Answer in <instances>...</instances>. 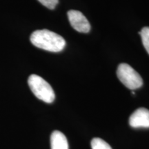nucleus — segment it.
<instances>
[{
  "mask_svg": "<svg viewBox=\"0 0 149 149\" xmlns=\"http://www.w3.org/2000/svg\"><path fill=\"white\" fill-rule=\"evenodd\" d=\"M30 40L36 47L53 53L61 51L66 46V41L61 35L46 29L34 31Z\"/></svg>",
  "mask_w": 149,
  "mask_h": 149,
  "instance_id": "f257e3e1",
  "label": "nucleus"
},
{
  "mask_svg": "<svg viewBox=\"0 0 149 149\" xmlns=\"http://www.w3.org/2000/svg\"><path fill=\"white\" fill-rule=\"evenodd\" d=\"M28 84L31 91L39 100L48 104L55 100V95L53 88L40 76L35 74L30 75Z\"/></svg>",
  "mask_w": 149,
  "mask_h": 149,
  "instance_id": "f03ea898",
  "label": "nucleus"
},
{
  "mask_svg": "<svg viewBox=\"0 0 149 149\" xmlns=\"http://www.w3.org/2000/svg\"><path fill=\"white\" fill-rule=\"evenodd\" d=\"M117 75L121 82L130 90H135L143 85V79L140 74L125 63L120 64L117 67Z\"/></svg>",
  "mask_w": 149,
  "mask_h": 149,
  "instance_id": "7ed1b4c3",
  "label": "nucleus"
},
{
  "mask_svg": "<svg viewBox=\"0 0 149 149\" xmlns=\"http://www.w3.org/2000/svg\"><path fill=\"white\" fill-rule=\"evenodd\" d=\"M67 15L70 25L74 30L83 33H87L90 31L91 24L86 17L80 11L70 10Z\"/></svg>",
  "mask_w": 149,
  "mask_h": 149,
  "instance_id": "20e7f679",
  "label": "nucleus"
},
{
  "mask_svg": "<svg viewBox=\"0 0 149 149\" xmlns=\"http://www.w3.org/2000/svg\"><path fill=\"white\" fill-rule=\"evenodd\" d=\"M129 124L132 128H149V110L139 108L130 115Z\"/></svg>",
  "mask_w": 149,
  "mask_h": 149,
  "instance_id": "39448f33",
  "label": "nucleus"
},
{
  "mask_svg": "<svg viewBox=\"0 0 149 149\" xmlns=\"http://www.w3.org/2000/svg\"><path fill=\"white\" fill-rule=\"evenodd\" d=\"M51 149H68V143L66 136L59 130H55L51 136Z\"/></svg>",
  "mask_w": 149,
  "mask_h": 149,
  "instance_id": "423d86ee",
  "label": "nucleus"
},
{
  "mask_svg": "<svg viewBox=\"0 0 149 149\" xmlns=\"http://www.w3.org/2000/svg\"><path fill=\"white\" fill-rule=\"evenodd\" d=\"M91 144L92 149H113L107 142L97 137L93 139Z\"/></svg>",
  "mask_w": 149,
  "mask_h": 149,
  "instance_id": "0eeeda50",
  "label": "nucleus"
},
{
  "mask_svg": "<svg viewBox=\"0 0 149 149\" xmlns=\"http://www.w3.org/2000/svg\"><path fill=\"white\" fill-rule=\"evenodd\" d=\"M141 35V40H142V44L144 45L145 49L149 54V27L146 26L143 28L141 31L139 33Z\"/></svg>",
  "mask_w": 149,
  "mask_h": 149,
  "instance_id": "6e6552de",
  "label": "nucleus"
},
{
  "mask_svg": "<svg viewBox=\"0 0 149 149\" xmlns=\"http://www.w3.org/2000/svg\"><path fill=\"white\" fill-rule=\"evenodd\" d=\"M38 1L46 8L53 10L57 5L59 0H38Z\"/></svg>",
  "mask_w": 149,
  "mask_h": 149,
  "instance_id": "1a4fd4ad",
  "label": "nucleus"
}]
</instances>
